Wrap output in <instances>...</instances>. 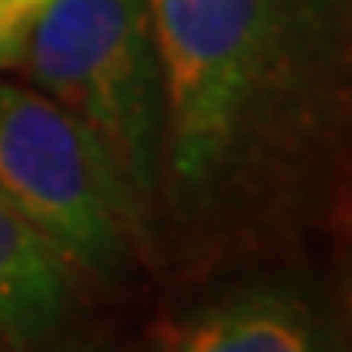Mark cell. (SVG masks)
I'll use <instances>...</instances> for the list:
<instances>
[{
	"label": "cell",
	"mask_w": 352,
	"mask_h": 352,
	"mask_svg": "<svg viewBox=\"0 0 352 352\" xmlns=\"http://www.w3.org/2000/svg\"><path fill=\"white\" fill-rule=\"evenodd\" d=\"M19 40H22V29L8 19L4 0H0V69H11L14 54H19Z\"/></svg>",
	"instance_id": "8992f818"
},
{
	"label": "cell",
	"mask_w": 352,
	"mask_h": 352,
	"mask_svg": "<svg viewBox=\"0 0 352 352\" xmlns=\"http://www.w3.org/2000/svg\"><path fill=\"white\" fill-rule=\"evenodd\" d=\"M162 61V184L187 230L295 190L338 137L349 0H148Z\"/></svg>",
	"instance_id": "6da1fadb"
},
{
	"label": "cell",
	"mask_w": 352,
	"mask_h": 352,
	"mask_svg": "<svg viewBox=\"0 0 352 352\" xmlns=\"http://www.w3.org/2000/svg\"><path fill=\"white\" fill-rule=\"evenodd\" d=\"M69 306V263L0 195V338L33 342Z\"/></svg>",
	"instance_id": "5b68a950"
},
{
	"label": "cell",
	"mask_w": 352,
	"mask_h": 352,
	"mask_svg": "<svg viewBox=\"0 0 352 352\" xmlns=\"http://www.w3.org/2000/svg\"><path fill=\"white\" fill-rule=\"evenodd\" d=\"M43 4H47V0H4V11H8V19H11L14 25L25 29L29 19H33Z\"/></svg>",
	"instance_id": "52a82bcc"
},
{
	"label": "cell",
	"mask_w": 352,
	"mask_h": 352,
	"mask_svg": "<svg viewBox=\"0 0 352 352\" xmlns=\"http://www.w3.org/2000/svg\"><path fill=\"white\" fill-rule=\"evenodd\" d=\"M11 69L94 137L148 230L162 184V61L148 0H47Z\"/></svg>",
	"instance_id": "7a4b0ae2"
},
{
	"label": "cell",
	"mask_w": 352,
	"mask_h": 352,
	"mask_svg": "<svg viewBox=\"0 0 352 352\" xmlns=\"http://www.w3.org/2000/svg\"><path fill=\"white\" fill-rule=\"evenodd\" d=\"M184 352H306L320 349L313 313L280 292H237L201 306L162 338Z\"/></svg>",
	"instance_id": "277c9868"
},
{
	"label": "cell",
	"mask_w": 352,
	"mask_h": 352,
	"mask_svg": "<svg viewBox=\"0 0 352 352\" xmlns=\"http://www.w3.org/2000/svg\"><path fill=\"white\" fill-rule=\"evenodd\" d=\"M0 195L69 266L111 277L137 216L94 137L36 87L0 79Z\"/></svg>",
	"instance_id": "3957f363"
}]
</instances>
